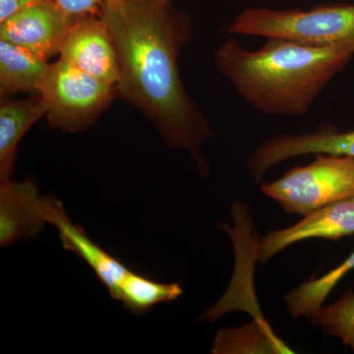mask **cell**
I'll list each match as a JSON object with an SVG mask.
<instances>
[{
    "mask_svg": "<svg viewBox=\"0 0 354 354\" xmlns=\"http://www.w3.org/2000/svg\"><path fill=\"white\" fill-rule=\"evenodd\" d=\"M100 17L118 48V95L144 113L167 146L189 153L198 172L208 176L203 145L213 130L179 71V55L193 37L189 16L171 1L127 0Z\"/></svg>",
    "mask_w": 354,
    "mask_h": 354,
    "instance_id": "6da1fadb",
    "label": "cell"
},
{
    "mask_svg": "<svg viewBox=\"0 0 354 354\" xmlns=\"http://www.w3.org/2000/svg\"><path fill=\"white\" fill-rule=\"evenodd\" d=\"M353 57L348 46L312 48L283 39H267L256 50L228 39L215 51L216 68L248 106L295 118L308 113Z\"/></svg>",
    "mask_w": 354,
    "mask_h": 354,
    "instance_id": "7a4b0ae2",
    "label": "cell"
},
{
    "mask_svg": "<svg viewBox=\"0 0 354 354\" xmlns=\"http://www.w3.org/2000/svg\"><path fill=\"white\" fill-rule=\"evenodd\" d=\"M227 32L288 39L312 48L354 50V4L325 3L310 9L250 7L235 16Z\"/></svg>",
    "mask_w": 354,
    "mask_h": 354,
    "instance_id": "3957f363",
    "label": "cell"
},
{
    "mask_svg": "<svg viewBox=\"0 0 354 354\" xmlns=\"http://www.w3.org/2000/svg\"><path fill=\"white\" fill-rule=\"evenodd\" d=\"M51 129H87L118 97L115 85L104 82L58 58L50 64L38 88Z\"/></svg>",
    "mask_w": 354,
    "mask_h": 354,
    "instance_id": "277c9868",
    "label": "cell"
},
{
    "mask_svg": "<svg viewBox=\"0 0 354 354\" xmlns=\"http://www.w3.org/2000/svg\"><path fill=\"white\" fill-rule=\"evenodd\" d=\"M261 191L286 213L309 215L354 197V158L316 153L311 164L292 167L281 178L263 184Z\"/></svg>",
    "mask_w": 354,
    "mask_h": 354,
    "instance_id": "5b68a950",
    "label": "cell"
},
{
    "mask_svg": "<svg viewBox=\"0 0 354 354\" xmlns=\"http://www.w3.org/2000/svg\"><path fill=\"white\" fill-rule=\"evenodd\" d=\"M75 18L53 0H41L0 22V39L22 46L48 62L59 55Z\"/></svg>",
    "mask_w": 354,
    "mask_h": 354,
    "instance_id": "8992f818",
    "label": "cell"
},
{
    "mask_svg": "<svg viewBox=\"0 0 354 354\" xmlns=\"http://www.w3.org/2000/svg\"><path fill=\"white\" fill-rule=\"evenodd\" d=\"M310 153L354 158V129L339 132L332 125L324 124L314 132L272 136L249 153L247 169L254 181L259 183L274 165L288 158Z\"/></svg>",
    "mask_w": 354,
    "mask_h": 354,
    "instance_id": "52a82bcc",
    "label": "cell"
},
{
    "mask_svg": "<svg viewBox=\"0 0 354 354\" xmlns=\"http://www.w3.org/2000/svg\"><path fill=\"white\" fill-rule=\"evenodd\" d=\"M59 58L118 87L120 77L118 48L108 26L99 16L75 18L62 44Z\"/></svg>",
    "mask_w": 354,
    "mask_h": 354,
    "instance_id": "ba28073f",
    "label": "cell"
},
{
    "mask_svg": "<svg viewBox=\"0 0 354 354\" xmlns=\"http://www.w3.org/2000/svg\"><path fill=\"white\" fill-rule=\"evenodd\" d=\"M51 200L39 194L34 177L0 183V246L36 237L48 223Z\"/></svg>",
    "mask_w": 354,
    "mask_h": 354,
    "instance_id": "9c48e42d",
    "label": "cell"
},
{
    "mask_svg": "<svg viewBox=\"0 0 354 354\" xmlns=\"http://www.w3.org/2000/svg\"><path fill=\"white\" fill-rule=\"evenodd\" d=\"M353 234L354 197L317 209L290 227L268 232L258 244V259L260 264H265L286 247L307 239L337 241Z\"/></svg>",
    "mask_w": 354,
    "mask_h": 354,
    "instance_id": "30bf717a",
    "label": "cell"
},
{
    "mask_svg": "<svg viewBox=\"0 0 354 354\" xmlns=\"http://www.w3.org/2000/svg\"><path fill=\"white\" fill-rule=\"evenodd\" d=\"M48 223L57 228L65 250L72 251L90 266L97 279L113 295L129 269L121 261L104 251L86 234L82 227L74 225L65 213L62 202L53 198Z\"/></svg>",
    "mask_w": 354,
    "mask_h": 354,
    "instance_id": "8fae6325",
    "label": "cell"
},
{
    "mask_svg": "<svg viewBox=\"0 0 354 354\" xmlns=\"http://www.w3.org/2000/svg\"><path fill=\"white\" fill-rule=\"evenodd\" d=\"M44 115H46V106L39 94H32L18 101L1 102L0 183L11 180L18 157V145L28 130Z\"/></svg>",
    "mask_w": 354,
    "mask_h": 354,
    "instance_id": "7c38bea8",
    "label": "cell"
},
{
    "mask_svg": "<svg viewBox=\"0 0 354 354\" xmlns=\"http://www.w3.org/2000/svg\"><path fill=\"white\" fill-rule=\"evenodd\" d=\"M50 64L32 51L0 39V99L20 93L39 94V83Z\"/></svg>",
    "mask_w": 354,
    "mask_h": 354,
    "instance_id": "4fadbf2b",
    "label": "cell"
},
{
    "mask_svg": "<svg viewBox=\"0 0 354 354\" xmlns=\"http://www.w3.org/2000/svg\"><path fill=\"white\" fill-rule=\"evenodd\" d=\"M183 293L179 283H158L129 270L111 297L120 301L130 313L144 315L158 304L176 301Z\"/></svg>",
    "mask_w": 354,
    "mask_h": 354,
    "instance_id": "5bb4252c",
    "label": "cell"
},
{
    "mask_svg": "<svg viewBox=\"0 0 354 354\" xmlns=\"http://www.w3.org/2000/svg\"><path fill=\"white\" fill-rule=\"evenodd\" d=\"M212 353H292L272 333L264 321H255L239 328L221 330L214 341Z\"/></svg>",
    "mask_w": 354,
    "mask_h": 354,
    "instance_id": "9a60e30c",
    "label": "cell"
},
{
    "mask_svg": "<svg viewBox=\"0 0 354 354\" xmlns=\"http://www.w3.org/2000/svg\"><path fill=\"white\" fill-rule=\"evenodd\" d=\"M354 270V251L341 265L318 279H311L285 295L286 310L292 317L311 318L325 304L330 291Z\"/></svg>",
    "mask_w": 354,
    "mask_h": 354,
    "instance_id": "2e32d148",
    "label": "cell"
},
{
    "mask_svg": "<svg viewBox=\"0 0 354 354\" xmlns=\"http://www.w3.org/2000/svg\"><path fill=\"white\" fill-rule=\"evenodd\" d=\"M314 325L333 337L341 339L342 344L354 353V291H346L337 301L322 306L310 318Z\"/></svg>",
    "mask_w": 354,
    "mask_h": 354,
    "instance_id": "e0dca14e",
    "label": "cell"
},
{
    "mask_svg": "<svg viewBox=\"0 0 354 354\" xmlns=\"http://www.w3.org/2000/svg\"><path fill=\"white\" fill-rule=\"evenodd\" d=\"M73 17L101 16L104 9L120 8L127 0H53Z\"/></svg>",
    "mask_w": 354,
    "mask_h": 354,
    "instance_id": "ac0fdd59",
    "label": "cell"
},
{
    "mask_svg": "<svg viewBox=\"0 0 354 354\" xmlns=\"http://www.w3.org/2000/svg\"><path fill=\"white\" fill-rule=\"evenodd\" d=\"M41 0H0V22L24 7Z\"/></svg>",
    "mask_w": 354,
    "mask_h": 354,
    "instance_id": "d6986e66",
    "label": "cell"
},
{
    "mask_svg": "<svg viewBox=\"0 0 354 354\" xmlns=\"http://www.w3.org/2000/svg\"><path fill=\"white\" fill-rule=\"evenodd\" d=\"M149 1H171V0H149Z\"/></svg>",
    "mask_w": 354,
    "mask_h": 354,
    "instance_id": "ffe728a7",
    "label": "cell"
}]
</instances>
